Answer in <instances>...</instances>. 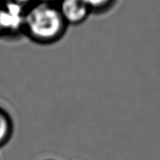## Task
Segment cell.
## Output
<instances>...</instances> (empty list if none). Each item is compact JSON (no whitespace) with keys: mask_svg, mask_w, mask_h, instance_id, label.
<instances>
[{"mask_svg":"<svg viewBox=\"0 0 160 160\" xmlns=\"http://www.w3.org/2000/svg\"><path fill=\"white\" fill-rule=\"evenodd\" d=\"M91 12H104L111 7L115 0H84Z\"/></svg>","mask_w":160,"mask_h":160,"instance_id":"4","label":"cell"},{"mask_svg":"<svg viewBox=\"0 0 160 160\" xmlns=\"http://www.w3.org/2000/svg\"><path fill=\"white\" fill-rule=\"evenodd\" d=\"M0 38H3V33H2L1 28H0Z\"/></svg>","mask_w":160,"mask_h":160,"instance_id":"7","label":"cell"},{"mask_svg":"<svg viewBox=\"0 0 160 160\" xmlns=\"http://www.w3.org/2000/svg\"><path fill=\"white\" fill-rule=\"evenodd\" d=\"M0 1H2V0H0Z\"/></svg>","mask_w":160,"mask_h":160,"instance_id":"8","label":"cell"},{"mask_svg":"<svg viewBox=\"0 0 160 160\" xmlns=\"http://www.w3.org/2000/svg\"><path fill=\"white\" fill-rule=\"evenodd\" d=\"M68 25L57 4L36 3L26 13L24 35L39 45H52L63 38Z\"/></svg>","mask_w":160,"mask_h":160,"instance_id":"1","label":"cell"},{"mask_svg":"<svg viewBox=\"0 0 160 160\" xmlns=\"http://www.w3.org/2000/svg\"><path fill=\"white\" fill-rule=\"evenodd\" d=\"M57 5L68 26L83 23L91 13L84 0H60Z\"/></svg>","mask_w":160,"mask_h":160,"instance_id":"2","label":"cell"},{"mask_svg":"<svg viewBox=\"0 0 160 160\" xmlns=\"http://www.w3.org/2000/svg\"><path fill=\"white\" fill-rule=\"evenodd\" d=\"M14 133V122L11 115L0 107V148L10 142Z\"/></svg>","mask_w":160,"mask_h":160,"instance_id":"3","label":"cell"},{"mask_svg":"<svg viewBox=\"0 0 160 160\" xmlns=\"http://www.w3.org/2000/svg\"><path fill=\"white\" fill-rule=\"evenodd\" d=\"M60 0H36V3H42V4H58Z\"/></svg>","mask_w":160,"mask_h":160,"instance_id":"6","label":"cell"},{"mask_svg":"<svg viewBox=\"0 0 160 160\" xmlns=\"http://www.w3.org/2000/svg\"><path fill=\"white\" fill-rule=\"evenodd\" d=\"M1 2H8V3H12V4H17L20 7L23 8L27 11L34 4H36V0H2Z\"/></svg>","mask_w":160,"mask_h":160,"instance_id":"5","label":"cell"}]
</instances>
